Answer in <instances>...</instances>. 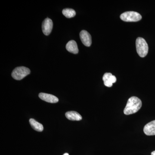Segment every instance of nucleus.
<instances>
[{
	"instance_id": "f257e3e1",
	"label": "nucleus",
	"mask_w": 155,
	"mask_h": 155,
	"mask_svg": "<svg viewBox=\"0 0 155 155\" xmlns=\"http://www.w3.org/2000/svg\"><path fill=\"white\" fill-rule=\"evenodd\" d=\"M142 106L141 100L137 97H131L127 102L124 110L125 115H129L135 114L140 110Z\"/></svg>"
},
{
	"instance_id": "f03ea898",
	"label": "nucleus",
	"mask_w": 155,
	"mask_h": 155,
	"mask_svg": "<svg viewBox=\"0 0 155 155\" xmlns=\"http://www.w3.org/2000/svg\"><path fill=\"white\" fill-rule=\"evenodd\" d=\"M137 52L140 57L144 58L148 52V46L144 39L141 37L137 38L136 41Z\"/></svg>"
},
{
	"instance_id": "7ed1b4c3",
	"label": "nucleus",
	"mask_w": 155,
	"mask_h": 155,
	"mask_svg": "<svg viewBox=\"0 0 155 155\" xmlns=\"http://www.w3.org/2000/svg\"><path fill=\"white\" fill-rule=\"evenodd\" d=\"M120 19L127 22H137L141 20L142 16L138 13L134 11H127L120 15Z\"/></svg>"
},
{
	"instance_id": "20e7f679",
	"label": "nucleus",
	"mask_w": 155,
	"mask_h": 155,
	"mask_svg": "<svg viewBox=\"0 0 155 155\" xmlns=\"http://www.w3.org/2000/svg\"><path fill=\"white\" fill-rule=\"evenodd\" d=\"M30 73V69L26 67H17L13 70L12 72V77L17 80L23 79Z\"/></svg>"
},
{
	"instance_id": "39448f33",
	"label": "nucleus",
	"mask_w": 155,
	"mask_h": 155,
	"mask_svg": "<svg viewBox=\"0 0 155 155\" xmlns=\"http://www.w3.org/2000/svg\"><path fill=\"white\" fill-rule=\"evenodd\" d=\"M53 23L51 19L47 18L43 22L42 25V31L45 35H49L52 30Z\"/></svg>"
},
{
	"instance_id": "423d86ee",
	"label": "nucleus",
	"mask_w": 155,
	"mask_h": 155,
	"mask_svg": "<svg viewBox=\"0 0 155 155\" xmlns=\"http://www.w3.org/2000/svg\"><path fill=\"white\" fill-rule=\"evenodd\" d=\"M80 37L81 41L84 45L90 47L92 43L91 36V35L85 30H82L80 33Z\"/></svg>"
},
{
	"instance_id": "0eeeda50",
	"label": "nucleus",
	"mask_w": 155,
	"mask_h": 155,
	"mask_svg": "<svg viewBox=\"0 0 155 155\" xmlns=\"http://www.w3.org/2000/svg\"><path fill=\"white\" fill-rule=\"evenodd\" d=\"M103 80L106 86L111 87L113 86V84L116 82V76L112 75L111 73L107 72L104 74Z\"/></svg>"
},
{
	"instance_id": "6e6552de",
	"label": "nucleus",
	"mask_w": 155,
	"mask_h": 155,
	"mask_svg": "<svg viewBox=\"0 0 155 155\" xmlns=\"http://www.w3.org/2000/svg\"><path fill=\"white\" fill-rule=\"evenodd\" d=\"M40 98L45 101L50 103H58L59 99L57 97L53 95L48 94L41 93L39 94Z\"/></svg>"
},
{
	"instance_id": "1a4fd4ad",
	"label": "nucleus",
	"mask_w": 155,
	"mask_h": 155,
	"mask_svg": "<svg viewBox=\"0 0 155 155\" xmlns=\"http://www.w3.org/2000/svg\"><path fill=\"white\" fill-rule=\"evenodd\" d=\"M143 131L147 135H155V120L149 122L145 125Z\"/></svg>"
},
{
	"instance_id": "9d476101",
	"label": "nucleus",
	"mask_w": 155,
	"mask_h": 155,
	"mask_svg": "<svg viewBox=\"0 0 155 155\" xmlns=\"http://www.w3.org/2000/svg\"><path fill=\"white\" fill-rule=\"evenodd\" d=\"M67 119L71 121H80L82 119V117L80 114L75 111H69L65 114Z\"/></svg>"
},
{
	"instance_id": "9b49d317",
	"label": "nucleus",
	"mask_w": 155,
	"mask_h": 155,
	"mask_svg": "<svg viewBox=\"0 0 155 155\" xmlns=\"http://www.w3.org/2000/svg\"><path fill=\"white\" fill-rule=\"evenodd\" d=\"M66 49L69 52L74 54L78 53V49L76 42L74 40H71L67 43L66 45Z\"/></svg>"
},
{
	"instance_id": "f8f14e48",
	"label": "nucleus",
	"mask_w": 155,
	"mask_h": 155,
	"mask_svg": "<svg viewBox=\"0 0 155 155\" xmlns=\"http://www.w3.org/2000/svg\"><path fill=\"white\" fill-rule=\"evenodd\" d=\"M29 123L31 127L35 130L39 132H41L43 130L44 127L43 125L41 123H39L36 120L33 119H29Z\"/></svg>"
},
{
	"instance_id": "ddd939ff",
	"label": "nucleus",
	"mask_w": 155,
	"mask_h": 155,
	"mask_svg": "<svg viewBox=\"0 0 155 155\" xmlns=\"http://www.w3.org/2000/svg\"><path fill=\"white\" fill-rule=\"evenodd\" d=\"M63 14L67 18H71L75 17L76 12L72 9L66 8L63 10Z\"/></svg>"
},
{
	"instance_id": "4468645a",
	"label": "nucleus",
	"mask_w": 155,
	"mask_h": 155,
	"mask_svg": "<svg viewBox=\"0 0 155 155\" xmlns=\"http://www.w3.org/2000/svg\"><path fill=\"white\" fill-rule=\"evenodd\" d=\"M151 155H155V150L151 153Z\"/></svg>"
},
{
	"instance_id": "2eb2a0df",
	"label": "nucleus",
	"mask_w": 155,
	"mask_h": 155,
	"mask_svg": "<svg viewBox=\"0 0 155 155\" xmlns=\"http://www.w3.org/2000/svg\"><path fill=\"white\" fill-rule=\"evenodd\" d=\"M63 155H69V154L68 153H64Z\"/></svg>"
}]
</instances>
